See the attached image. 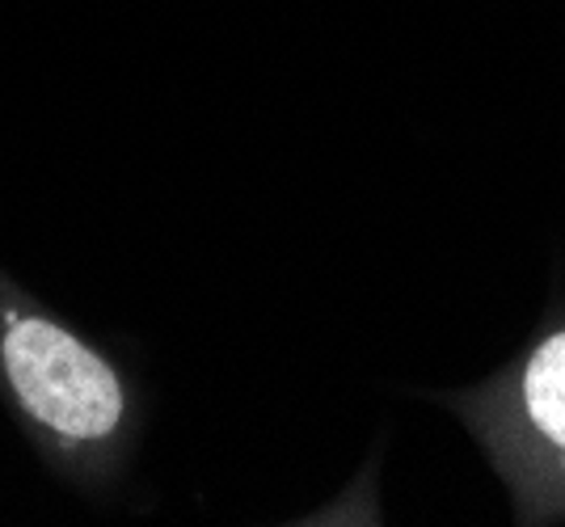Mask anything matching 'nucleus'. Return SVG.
<instances>
[{
	"mask_svg": "<svg viewBox=\"0 0 565 527\" xmlns=\"http://www.w3.org/2000/svg\"><path fill=\"white\" fill-rule=\"evenodd\" d=\"M0 406L55 481L110 490L140 427V392L110 346L0 266Z\"/></svg>",
	"mask_w": 565,
	"mask_h": 527,
	"instance_id": "nucleus-1",
	"label": "nucleus"
},
{
	"mask_svg": "<svg viewBox=\"0 0 565 527\" xmlns=\"http://www.w3.org/2000/svg\"><path fill=\"white\" fill-rule=\"evenodd\" d=\"M523 409L548 443L565 448V330L544 337L523 367Z\"/></svg>",
	"mask_w": 565,
	"mask_h": 527,
	"instance_id": "nucleus-2",
	"label": "nucleus"
}]
</instances>
